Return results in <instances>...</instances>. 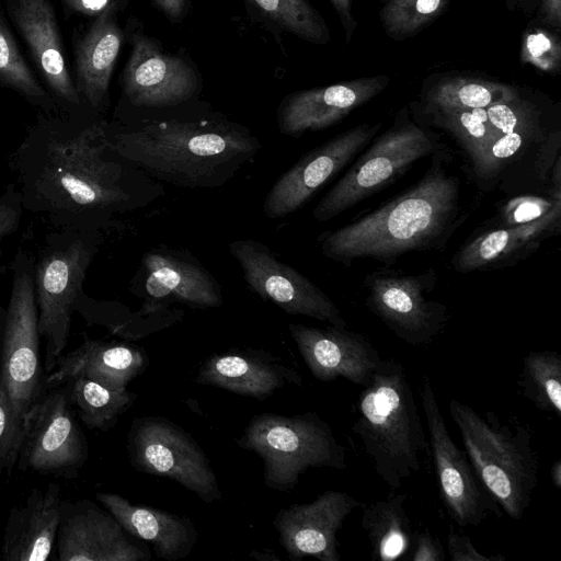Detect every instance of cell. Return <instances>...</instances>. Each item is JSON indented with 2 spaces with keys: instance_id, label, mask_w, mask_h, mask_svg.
I'll list each match as a JSON object with an SVG mask.
<instances>
[{
  "instance_id": "cell-1",
  "label": "cell",
  "mask_w": 561,
  "mask_h": 561,
  "mask_svg": "<svg viewBox=\"0 0 561 561\" xmlns=\"http://www.w3.org/2000/svg\"><path fill=\"white\" fill-rule=\"evenodd\" d=\"M88 110L41 113L11 160L24 210L60 229L98 231L130 199L106 124Z\"/></svg>"
},
{
  "instance_id": "cell-2",
  "label": "cell",
  "mask_w": 561,
  "mask_h": 561,
  "mask_svg": "<svg viewBox=\"0 0 561 561\" xmlns=\"http://www.w3.org/2000/svg\"><path fill=\"white\" fill-rule=\"evenodd\" d=\"M454 156L446 147L405 192L364 216L319 238L321 253L351 266L359 260L393 264L411 252L442 250L468 214L461 205V181L450 171Z\"/></svg>"
},
{
  "instance_id": "cell-3",
  "label": "cell",
  "mask_w": 561,
  "mask_h": 561,
  "mask_svg": "<svg viewBox=\"0 0 561 561\" xmlns=\"http://www.w3.org/2000/svg\"><path fill=\"white\" fill-rule=\"evenodd\" d=\"M108 148L121 159L176 185L215 187L260 149L256 137L217 123L160 122L137 130L105 125Z\"/></svg>"
},
{
  "instance_id": "cell-4",
  "label": "cell",
  "mask_w": 561,
  "mask_h": 561,
  "mask_svg": "<svg viewBox=\"0 0 561 561\" xmlns=\"http://www.w3.org/2000/svg\"><path fill=\"white\" fill-rule=\"evenodd\" d=\"M495 136L467 167L482 192L508 196L561 188V127L518 94L486 107Z\"/></svg>"
},
{
  "instance_id": "cell-5",
  "label": "cell",
  "mask_w": 561,
  "mask_h": 561,
  "mask_svg": "<svg viewBox=\"0 0 561 561\" xmlns=\"http://www.w3.org/2000/svg\"><path fill=\"white\" fill-rule=\"evenodd\" d=\"M355 408L352 431L377 474L390 489H398L420 471L421 456L428 447L403 365L394 358H381Z\"/></svg>"
},
{
  "instance_id": "cell-6",
  "label": "cell",
  "mask_w": 561,
  "mask_h": 561,
  "mask_svg": "<svg viewBox=\"0 0 561 561\" xmlns=\"http://www.w3.org/2000/svg\"><path fill=\"white\" fill-rule=\"evenodd\" d=\"M449 415L482 485L511 518L519 520L538 482V456L531 435L518 423H504L493 412L479 414L451 399Z\"/></svg>"
},
{
  "instance_id": "cell-7",
  "label": "cell",
  "mask_w": 561,
  "mask_h": 561,
  "mask_svg": "<svg viewBox=\"0 0 561 561\" xmlns=\"http://www.w3.org/2000/svg\"><path fill=\"white\" fill-rule=\"evenodd\" d=\"M100 242L99 231L60 229L45 237L35 259L34 288L38 333L45 340V375L55 368L68 344L75 306Z\"/></svg>"
},
{
  "instance_id": "cell-8",
  "label": "cell",
  "mask_w": 561,
  "mask_h": 561,
  "mask_svg": "<svg viewBox=\"0 0 561 561\" xmlns=\"http://www.w3.org/2000/svg\"><path fill=\"white\" fill-rule=\"evenodd\" d=\"M236 442L262 458L264 483L274 491L294 489L308 468L346 467L344 447L316 412L293 416L256 414Z\"/></svg>"
},
{
  "instance_id": "cell-9",
  "label": "cell",
  "mask_w": 561,
  "mask_h": 561,
  "mask_svg": "<svg viewBox=\"0 0 561 561\" xmlns=\"http://www.w3.org/2000/svg\"><path fill=\"white\" fill-rule=\"evenodd\" d=\"M368 145L312 210L318 221H328L354 207L396 182L417 161L447 147L439 134L411 119L407 108Z\"/></svg>"
},
{
  "instance_id": "cell-10",
  "label": "cell",
  "mask_w": 561,
  "mask_h": 561,
  "mask_svg": "<svg viewBox=\"0 0 561 561\" xmlns=\"http://www.w3.org/2000/svg\"><path fill=\"white\" fill-rule=\"evenodd\" d=\"M34 262L28 252L19 248L10 264L12 288L5 309L0 353V381L22 421L46 390V375L39 356Z\"/></svg>"
},
{
  "instance_id": "cell-11",
  "label": "cell",
  "mask_w": 561,
  "mask_h": 561,
  "mask_svg": "<svg viewBox=\"0 0 561 561\" xmlns=\"http://www.w3.org/2000/svg\"><path fill=\"white\" fill-rule=\"evenodd\" d=\"M434 268L419 273L378 268L365 275V306L398 339L413 345L432 343L450 320L448 307L433 298Z\"/></svg>"
},
{
  "instance_id": "cell-12",
  "label": "cell",
  "mask_w": 561,
  "mask_h": 561,
  "mask_svg": "<svg viewBox=\"0 0 561 561\" xmlns=\"http://www.w3.org/2000/svg\"><path fill=\"white\" fill-rule=\"evenodd\" d=\"M88 457V443L76 420L69 381L46 389L23 419L15 467L75 479Z\"/></svg>"
},
{
  "instance_id": "cell-13",
  "label": "cell",
  "mask_w": 561,
  "mask_h": 561,
  "mask_svg": "<svg viewBox=\"0 0 561 561\" xmlns=\"http://www.w3.org/2000/svg\"><path fill=\"white\" fill-rule=\"evenodd\" d=\"M127 450L137 470L174 480L205 503L222 499L217 477L203 449L187 432L168 419H135Z\"/></svg>"
},
{
  "instance_id": "cell-14",
  "label": "cell",
  "mask_w": 561,
  "mask_h": 561,
  "mask_svg": "<svg viewBox=\"0 0 561 561\" xmlns=\"http://www.w3.org/2000/svg\"><path fill=\"white\" fill-rule=\"evenodd\" d=\"M420 396L438 493L449 516L460 527L479 526L491 514L501 516L466 451L453 440L427 375L422 378Z\"/></svg>"
},
{
  "instance_id": "cell-15",
  "label": "cell",
  "mask_w": 561,
  "mask_h": 561,
  "mask_svg": "<svg viewBox=\"0 0 561 561\" xmlns=\"http://www.w3.org/2000/svg\"><path fill=\"white\" fill-rule=\"evenodd\" d=\"M230 253L239 263L249 288L293 316H306L344 328L340 309L306 276L280 262L264 243L239 239L230 243Z\"/></svg>"
},
{
  "instance_id": "cell-16",
  "label": "cell",
  "mask_w": 561,
  "mask_h": 561,
  "mask_svg": "<svg viewBox=\"0 0 561 561\" xmlns=\"http://www.w3.org/2000/svg\"><path fill=\"white\" fill-rule=\"evenodd\" d=\"M380 128V123H364L307 152L272 186L263 204L264 214L282 218L301 208L368 146Z\"/></svg>"
},
{
  "instance_id": "cell-17",
  "label": "cell",
  "mask_w": 561,
  "mask_h": 561,
  "mask_svg": "<svg viewBox=\"0 0 561 561\" xmlns=\"http://www.w3.org/2000/svg\"><path fill=\"white\" fill-rule=\"evenodd\" d=\"M363 502L343 491L328 490L307 504L280 508L273 526L290 560L313 557L340 561L336 534L347 516Z\"/></svg>"
},
{
  "instance_id": "cell-18",
  "label": "cell",
  "mask_w": 561,
  "mask_h": 561,
  "mask_svg": "<svg viewBox=\"0 0 561 561\" xmlns=\"http://www.w3.org/2000/svg\"><path fill=\"white\" fill-rule=\"evenodd\" d=\"M60 561H148L114 516L90 500L62 501L56 538Z\"/></svg>"
},
{
  "instance_id": "cell-19",
  "label": "cell",
  "mask_w": 561,
  "mask_h": 561,
  "mask_svg": "<svg viewBox=\"0 0 561 561\" xmlns=\"http://www.w3.org/2000/svg\"><path fill=\"white\" fill-rule=\"evenodd\" d=\"M288 329L316 379L327 382L342 377L362 387L370 383L381 357L365 335L331 324L321 329L290 323Z\"/></svg>"
},
{
  "instance_id": "cell-20",
  "label": "cell",
  "mask_w": 561,
  "mask_h": 561,
  "mask_svg": "<svg viewBox=\"0 0 561 561\" xmlns=\"http://www.w3.org/2000/svg\"><path fill=\"white\" fill-rule=\"evenodd\" d=\"M123 91L136 106L163 107L188 100L197 90L194 69L163 53L148 36H131V53L123 71Z\"/></svg>"
},
{
  "instance_id": "cell-21",
  "label": "cell",
  "mask_w": 561,
  "mask_h": 561,
  "mask_svg": "<svg viewBox=\"0 0 561 561\" xmlns=\"http://www.w3.org/2000/svg\"><path fill=\"white\" fill-rule=\"evenodd\" d=\"M10 16L61 111L87 106L71 79L49 0H7Z\"/></svg>"
},
{
  "instance_id": "cell-22",
  "label": "cell",
  "mask_w": 561,
  "mask_h": 561,
  "mask_svg": "<svg viewBox=\"0 0 561 561\" xmlns=\"http://www.w3.org/2000/svg\"><path fill=\"white\" fill-rule=\"evenodd\" d=\"M560 232L561 206L534 222L481 229L454 253L451 266L459 273L512 267Z\"/></svg>"
},
{
  "instance_id": "cell-23",
  "label": "cell",
  "mask_w": 561,
  "mask_h": 561,
  "mask_svg": "<svg viewBox=\"0 0 561 561\" xmlns=\"http://www.w3.org/2000/svg\"><path fill=\"white\" fill-rule=\"evenodd\" d=\"M388 81L383 76L362 78L291 93L278 107L279 130L297 138L325 129L379 94Z\"/></svg>"
},
{
  "instance_id": "cell-24",
  "label": "cell",
  "mask_w": 561,
  "mask_h": 561,
  "mask_svg": "<svg viewBox=\"0 0 561 561\" xmlns=\"http://www.w3.org/2000/svg\"><path fill=\"white\" fill-rule=\"evenodd\" d=\"M194 380L260 401L284 387L302 385L297 370L271 353L254 348H230L213 354L202 364Z\"/></svg>"
},
{
  "instance_id": "cell-25",
  "label": "cell",
  "mask_w": 561,
  "mask_h": 561,
  "mask_svg": "<svg viewBox=\"0 0 561 561\" xmlns=\"http://www.w3.org/2000/svg\"><path fill=\"white\" fill-rule=\"evenodd\" d=\"M147 299L141 311L153 312L173 300L194 308L222 304L220 286L196 260L170 250H151L142 259Z\"/></svg>"
},
{
  "instance_id": "cell-26",
  "label": "cell",
  "mask_w": 561,
  "mask_h": 561,
  "mask_svg": "<svg viewBox=\"0 0 561 561\" xmlns=\"http://www.w3.org/2000/svg\"><path fill=\"white\" fill-rule=\"evenodd\" d=\"M61 490L57 483L35 488L8 515L1 561H46L56 545Z\"/></svg>"
},
{
  "instance_id": "cell-27",
  "label": "cell",
  "mask_w": 561,
  "mask_h": 561,
  "mask_svg": "<svg viewBox=\"0 0 561 561\" xmlns=\"http://www.w3.org/2000/svg\"><path fill=\"white\" fill-rule=\"evenodd\" d=\"M148 363L141 347L93 340L84 333L81 345L58 358L44 385L48 389L82 376L108 389L123 390L146 370Z\"/></svg>"
},
{
  "instance_id": "cell-28",
  "label": "cell",
  "mask_w": 561,
  "mask_h": 561,
  "mask_svg": "<svg viewBox=\"0 0 561 561\" xmlns=\"http://www.w3.org/2000/svg\"><path fill=\"white\" fill-rule=\"evenodd\" d=\"M96 500L131 536L152 545L156 556L168 561L187 557L198 533L187 516H180L146 505L131 504L116 493L100 492Z\"/></svg>"
},
{
  "instance_id": "cell-29",
  "label": "cell",
  "mask_w": 561,
  "mask_h": 561,
  "mask_svg": "<svg viewBox=\"0 0 561 561\" xmlns=\"http://www.w3.org/2000/svg\"><path fill=\"white\" fill-rule=\"evenodd\" d=\"M115 13L116 8H111L95 16L76 44V88L90 110H98L104 104L121 50L123 33Z\"/></svg>"
},
{
  "instance_id": "cell-30",
  "label": "cell",
  "mask_w": 561,
  "mask_h": 561,
  "mask_svg": "<svg viewBox=\"0 0 561 561\" xmlns=\"http://www.w3.org/2000/svg\"><path fill=\"white\" fill-rule=\"evenodd\" d=\"M407 497V494H396L373 503L363 502L360 524L374 560H398L411 550L414 534L404 505Z\"/></svg>"
},
{
  "instance_id": "cell-31",
  "label": "cell",
  "mask_w": 561,
  "mask_h": 561,
  "mask_svg": "<svg viewBox=\"0 0 561 561\" xmlns=\"http://www.w3.org/2000/svg\"><path fill=\"white\" fill-rule=\"evenodd\" d=\"M511 85L477 78H447L428 89L423 110L486 108L518 96Z\"/></svg>"
},
{
  "instance_id": "cell-32",
  "label": "cell",
  "mask_w": 561,
  "mask_h": 561,
  "mask_svg": "<svg viewBox=\"0 0 561 561\" xmlns=\"http://www.w3.org/2000/svg\"><path fill=\"white\" fill-rule=\"evenodd\" d=\"M70 399L82 423L90 430L106 432L135 402L137 394L108 389L85 377L69 380Z\"/></svg>"
},
{
  "instance_id": "cell-33",
  "label": "cell",
  "mask_w": 561,
  "mask_h": 561,
  "mask_svg": "<svg viewBox=\"0 0 561 561\" xmlns=\"http://www.w3.org/2000/svg\"><path fill=\"white\" fill-rule=\"evenodd\" d=\"M423 114L425 126L436 127L455 140L468 165L478 159L495 136L486 108L423 110Z\"/></svg>"
},
{
  "instance_id": "cell-34",
  "label": "cell",
  "mask_w": 561,
  "mask_h": 561,
  "mask_svg": "<svg viewBox=\"0 0 561 561\" xmlns=\"http://www.w3.org/2000/svg\"><path fill=\"white\" fill-rule=\"evenodd\" d=\"M518 385L538 410L561 417V356L551 350L529 352L523 358Z\"/></svg>"
},
{
  "instance_id": "cell-35",
  "label": "cell",
  "mask_w": 561,
  "mask_h": 561,
  "mask_svg": "<svg viewBox=\"0 0 561 561\" xmlns=\"http://www.w3.org/2000/svg\"><path fill=\"white\" fill-rule=\"evenodd\" d=\"M0 84L14 90L43 113L61 111L50 92L38 82L27 66L1 12Z\"/></svg>"
},
{
  "instance_id": "cell-36",
  "label": "cell",
  "mask_w": 561,
  "mask_h": 561,
  "mask_svg": "<svg viewBox=\"0 0 561 561\" xmlns=\"http://www.w3.org/2000/svg\"><path fill=\"white\" fill-rule=\"evenodd\" d=\"M287 32L313 44H325L329 30L308 0H248Z\"/></svg>"
},
{
  "instance_id": "cell-37",
  "label": "cell",
  "mask_w": 561,
  "mask_h": 561,
  "mask_svg": "<svg viewBox=\"0 0 561 561\" xmlns=\"http://www.w3.org/2000/svg\"><path fill=\"white\" fill-rule=\"evenodd\" d=\"M446 3L447 0H387L381 21L389 36L405 38L439 15Z\"/></svg>"
},
{
  "instance_id": "cell-38",
  "label": "cell",
  "mask_w": 561,
  "mask_h": 561,
  "mask_svg": "<svg viewBox=\"0 0 561 561\" xmlns=\"http://www.w3.org/2000/svg\"><path fill=\"white\" fill-rule=\"evenodd\" d=\"M497 206L495 216L486 228L514 227L539 220L553 208L561 206V188L546 194H519L508 196Z\"/></svg>"
},
{
  "instance_id": "cell-39",
  "label": "cell",
  "mask_w": 561,
  "mask_h": 561,
  "mask_svg": "<svg viewBox=\"0 0 561 561\" xmlns=\"http://www.w3.org/2000/svg\"><path fill=\"white\" fill-rule=\"evenodd\" d=\"M22 430L23 421L0 381V476L10 477L15 468Z\"/></svg>"
},
{
  "instance_id": "cell-40",
  "label": "cell",
  "mask_w": 561,
  "mask_h": 561,
  "mask_svg": "<svg viewBox=\"0 0 561 561\" xmlns=\"http://www.w3.org/2000/svg\"><path fill=\"white\" fill-rule=\"evenodd\" d=\"M524 59L538 68L549 71L559 62V47L546 33L528 34L523 49Z\"/></svg>"
},
{
  "instance_id": "cell-41",
  "label": "cell",
  "mask_w": 561,
  "mask_h": 561,
  "mask_svg": "<svg viewBox=\"0 0 561 561\" xmlns=\"http://www.w3.org/2000/svg\"><path fill=\"white\" fill-rule=\"evenodd\" d=\"M23 211L19 187L15 183L8 184L0 195V241L18 230Z\"/></svg>"
},
{
  "instance_id": "cell-42",
  "label": "cell",
  "mask_w": 561,
  "mask_h": 561,
  "mask_svg": "<svg viewBox=\"0 0 561 561\" xmlns=\"http://www.w3.org/2000/svg\"><path fill=\"white\" fill-rule=\"evenodd\" d=\"M447 548L451 561H504L501 554L485 556L478 551L466 534H460L453 527L447 536Z\"/></svg>"
},
{
  "instance_id": "cell-43",
  "label": "cell",
  "mask_w": 561,
  "mask_h": 561,
  "mask_svg": "<svg viewBox=\"0 0 561 561\" xmlns=\"http://www.w3.org/2000/svg\"><path fill=\"white\" fill-rule=\"evenodd\" d=\"M413 561H444L446 559L443 545L437 537L424 528L414 535Z\"/></svg>"
},
{
  "instance_id": "cell-44",
  "label": "cell",
  "mask_w": 561,
  "mask_h": 561,
  "mask_svg": "<svg viewBox=\"0 0 561 561\" xmlns=\"http://www.w3.org/2000/svg\"><path fill=\"white\" fill-rule=\"evenodd\" d=\"M70 12L98 16L102 12L116 8V0H61Z\"/></svg>"
},
{
  "instance_id": "cell-45",
  "label": "cell",
  "mask_w": 561,
  "mask_h": 561,
  "mask_svg": "<svg viewBox=\"0 0 561 561\" xmlns=\"http://www.w3.org/2000/svg\"><path fill=\"white\" fill-rule=\"evenodd\" d=\"M330 2L336 10L345 30L347 39H350L356 27V22L352 15V0H330Z\"/></svg>"
},
{
  "instance_id": "cell-46",
  "label": "cell",
  "mask_w": 561,
  "mask_h": 561,
  "mask_svg": "<svg viewBox=\"0 0 561 561\" xmlns=\"http://www.w3.org/2000/svg\"><path fill=\"white\" fill-rule=\"evenodd\" d=\"M542 19L559 28L561 25V0H539Z\"/></svg>"
},
{
  "instance_id": "cell-47",
  "label": "cell",
  "mask_w": 561,
  "mask_h": 561,
  "mask_svg": "<svg viewBox=\"0 0 561 561\" xmlns=\"http://www.w3.org/2000/svg\"><path fill=\"white\" fill-rule=\"evenodd\" d=\"M153 3L164 13V15L173 21H180L186 10V0H152Z\"/></svg>"
},
{
  "instance_id": "cell-48",
  "label": "cell",
  "mask_w": 561,
  "mask_h": 561,
  "mask_svg": "<svg viewBox=\"0 0 561 561\" xmlns=\"http://www.w3.org/2000/svg\"><path fill=\"white\" fill-rule=\"evenodd\" d=\"M550 478L552 481V484L557 488H561V460L557 459L550 469Z\"/></svg>"
},
{
  "instance_id": "cell-49",
  "label": "cell",
  "mask_w": 561,
  "mask_h": 561,
  "mask_svg": "<svg viewBox=\"0 0 561 561\" xmlns=\"http://www.w3.org/2000/svg\"><path fill=\"white\" fill-rule=\"evenodd\" d=\"M4 320H5V309L0 306V353H1V346H2Z\"/></svg>"
}]
</instances>
